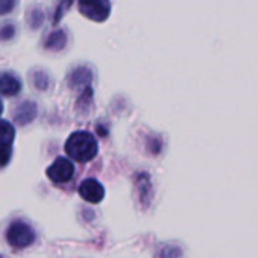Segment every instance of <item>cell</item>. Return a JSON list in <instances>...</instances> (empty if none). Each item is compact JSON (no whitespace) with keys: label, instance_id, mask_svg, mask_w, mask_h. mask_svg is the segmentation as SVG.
Masks as SVG:
<instances>
[{"label":"cell","instance_id":"cell-1","mask_svg":"<svg viewBox=\"0 0 258 258\" xmlns=\"http://www.w3.org/2000/svg\"><path fill=\"white\" fill-rule=\"evenodd\" d=\"M97 142L88 131H76L66 142V154L78 163L91 161L97 155Z\"/></svg>","mask_w":258,"mask_h":258},{"label":"cell","instance_id":"cell-2","mask_svg":"<svg viewBox=\"0 0 258 258\" xmlns=\"http://www.w3.org/2000/svg\"><path fill=\"white\" fill-rule=\"evenodd\" d=\"M7 238L13 247L22 249V247L29 246L34 241L35 232L29 223H26L23 220H16L10 225L8 231H7Z\"/></svg>","mask_w":258,"mask_h":258},{"label":"cell","instance_id":"cell-3","mask_svg":"<svg viewBox=\"0 0 258 258\" xmlns=\"http://www.w3.org/2000/svg\"><path fill=\"white\" fill-rule=\"evenodd\" d=\"M79 11L93 22H105L111 14L109 0H79Z\"/></svg>","mask_w":258,"mask_h":258},{"label":"cell","instance_id":"cell-4","mask_svg":"<svg viewBox=\"0 0 258 258\" xmlns=\"http://www.w3.org/2000/svg\"><path fill=\"white\" fill-rule=\"evenodd\" d=\"M73 175H75V166L69 158H64V157L56 158L52 163V166L47 169L49 179L56 182V184H62V182L70 181L73 178Z\"/></svg>","mask_w":258,"mask_h":258},{"label":"cell","instance_id":"cell-5","mask_svg":"<svg viewBox=\"0 0 258 258\" xmlns=\"http://www.w3.org/2000/svg\"><path fill=\"white\" fill-rule=\"evenodd\" d=\"M79 195H81L82 199H85L90 204H99L105 196V188L97 179L88 178V179L81 182Z\"/></svg>","mask_w":258,"mask_h":258},{"label":"cell","instance_id":"cell-6","mask_svg":"<svg viewBox=\"0 0 258 258\" xmlns=\"http://www.w3.org/2000/svg\"><path fill=\"white\" fill-rule=\"evenodd\" d=\"M22 90L20 81L11 73L0 75V93L5 96H16Z\"/></svg>","mask_w":258,"mask_h":258},{"label":"cell","instance_id":"cell-7","mask_svg":"<svg viewBox=\"0 0 258 258\" xmlns=\"http://www.w3.org/2000/svg\"><path fill=\"white\" fill-rule=\"evenodd\" d=\"M16 137V129L14 126L7 121L0 120V145H11Z\"/></svg>","mask_w":258,"mask_h":258},{"label":"cell","instance_id":"cell-8","mask_svg":"<svg viewBox=\"0 0 258 258\" xmlns=\"http://www.w3.org/2000/svg\"><path fill=\"white\" fill-rule=\"evenodd\" d=\"M11 158V148L10 145H0V169L5 167Z\"/></svg>","mask_w":258,"mask_h":258},{"label":"cell","instance_id":"cell-9","mask_svg":"<svg viewBox=\"0 0 258 258\" xmlns=\"http://www.w3.org/2000/svg\"><path fill=\"white\" fill-rule=\"evenodd\" d=\"M17 0H0V16H5L11 13L16 7Z\"/></svg>","mask_w":258,"mask_h":258},{"label":"cell","instance_id":"cell-10","mask_svg":"<svg viewBox=\"0 0 258 258\" xmlns=\"http://www.w3.org/2000/svg\"><path fill=\"white\" fill-rule=\"evenodd\" d=\"M4 112V103H2V100H0V114Z\"/></svg>","mask_w":258,"mask_h":258}]
</instances>
